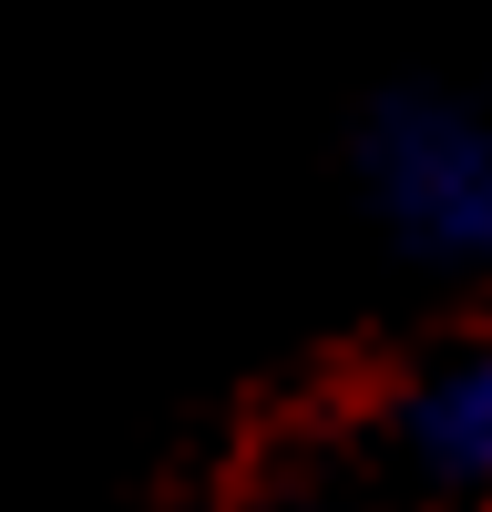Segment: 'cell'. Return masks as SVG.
Segmentation results:
<instances>
[{
  "label": "cell",
  "mask_w": 492,
  "mask_h": 512,
  "mask_svg": "<svg viewBox=\"0 0 492 512\" xmlns=\"http://www.w3.org/2000/svg\"><path fill=\"white\" fill-rule=\"evenodd\" d=\"M369 195L421 256H482L492 246V123L431 93H390L359 134Z\"/></svg>",
  "instance_id": "obj_1"
},
{
  "label": "cell",
  "mask_w": 492,
  "mask_h": 512,
  "mask_svg": "<svg viewBox=\"0 0 492 512\" xmlns=\"http://www.w3.org/2000/svg\"><path fill=\"white\" fill-rule=\"evenodd\" d=\"M400 431L431 482H492V349H462L451 369H431L410 390Z\"/></svg>",
  "instance_id": "obj_2"
}]
</instances>
